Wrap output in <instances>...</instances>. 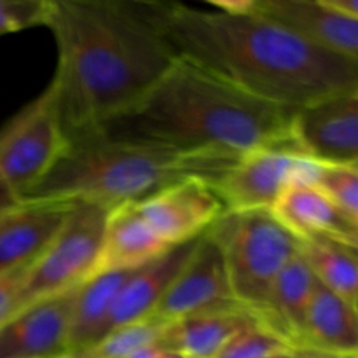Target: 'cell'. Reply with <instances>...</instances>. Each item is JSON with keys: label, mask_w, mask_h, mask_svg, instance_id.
I'll return each instance as SVG.
<instances>
[{"label": "cell", "mask_w": 358, "mask_h": 358, "mask_svg": "<svg viewBox=\"0 0 358 358\" xmlns=\"http://www.w3.org/2000/svg\"><path fill=\"white\" fill-rule=\"evenodd\" d=\"M357 252V247L332 238L315 236L299 240V254L315 280L353 306H358Z\"/></svg>", "instance_id": "cell-22"}, {"label": "cell", "mask_w": 358, "mask_h": 358, "mask_svg": "<svg viewBox=\"0 0 358 358\" xmlns=\"http://www.w3.org/2000/svg\"><path fill=\"white\" fill-rule=\"evenodd\" d=\"M52 83L0 128V175L23 198L66 147Z\"/></svg>", "instance_id": "cell-6"}, {"label": "cell", "mask_w": 358, "mask_h": 358, "mask_svg": "<svg viewBox=\"0 0 358 358\" xmlns=\"http://www.w3.org/2000/svg\"><path fill=\"white\" fill-rule=\"evenodd\" d=\"M271 213L297 240L324 236L358 248V220L350 219L313 185L289 189Z\"/></svg>", "instance_id": "cell-17"}, {"label": "cell", "mask_w": 358, "mask_h": 358, "mask_svg": "<svg viewBox=\"0 0 358 358\" xmlns=\"http://www.w3.org/2000/svg\"><path fill=\"white\" fill-rule=\"evenodd\" d=\"M168 248L143 219L136 203L108 210L103 227L100 271H131L159 257Z\"/></svg>", "instance_id": "cell-18"}, {"label": "cell", "mask_w": 358, "mask_h": 358, "mask_svg": "<svg viewBox=\"0 0 358 358\" xmlns=\"http://www.w3.org/2000/svg\"><path fill=\"white\" fill-rule=\"evenodd\" d=\"M45 27L58 48L51 83L66 140L126 110L177 58L135 0H49Z\"/></svg>", "instance_id": "cell-2"}, {"label": "cell", "mask_w": 358, "mask_h": 358, "mask_svg": "<svg viewBox=\"0 0 358 358\" xmlns=\"http://www.w3.org/2000/svg\"><path fill=\"white\" fill-rule=\"evenodd\" d=\"M140 13L171 45L233 86L287 108L358 87V62L324 51L250 9L248 0L182 2L135 0Z\"/></svg>", "instance_id": "cell-1"}, {"label": "cell", "mask_w": 358, "mask_h": 358, "mask_svg": "<svg viewBox=\"0 0 358 358\" xmlns=\"http://www.w3.org/2000/svg\"><path fill=\"white\" fill-rule=\"evenodd\" d=\"M350 219L358 220V166L317 164L311 184Z\"/></svg>", "instance_id": "cell-24"}, {"label": "cell", "mask_w": 358, "mask_h": 358, "mask_svg": "<svg viewBox=\"0 0 358 358\" xmlns=\"http://www.w3.org/2000/svg\"><path fill=\"white\" fill-rule=\"evenodd\" d=\"M327 3L338 13L358 20V0H327Z\"/></svg>", "instance_id": "cell-30"}, {"label": "cell", "mask_w": 358, "mask_h": 358, "mask_svg": "<svg viewBox=\"0 0 358 358\" xmlns=\"http://www.w3.org/2000/svg\"><path fill=\"white\" fill-rule=\"evenodd\" d=\"M289 348L285 341L257 322L236 332L215 358H269Z\"/></svg>", "instance_id": "cell-25"}, {"label": "cell", "mask_w": 358, "mask_h": 358, "mask_svg": "<svg viewBox=\"0 0 358 358\" xmlns=\"http://www.w3.org/2000/svg\"><path fill=\"white\" fill-rule=\"evenodd\" d=\"M317 163L285 149L243 154L213 185L226 212L269 210L289 189L311 184Z\"/></svg>", "instance_id": "cell-8"}, {"label": "cell", "mask_w": 358, "mask_h": 358, "mask_svg": "<svg viewBox=\"0 0 358 358\" xmlns=\"http://www.w3.org/2000/svg\"><path fill=\"white\" fill-rule=\"evenodd\" d=\"M77 201L21 198L0 215V273L31 266L51 245Z\"/></svg>", "instance_id": "cell-13"}, {"label": "cell", "mask_w": 358, "mask_h": 358, "mask_svg": "<svg viewBox=\"0 0 358 358\" xmlns=\"http://www.w3.org/2000/svg\"><path fill=\"white\" fill-rule=\"evenodd\" d=\"M315 287L317 280L303 255L297 252L296 257L276 276L266 303L255 318L292 350L303 348L306 315Z\"/></svg>", "instance_id": "cell-16"}, {"label": "cell", "mask_w": 358, "mask_h": 358, "mask_svg": "<svg viewBox=\"0 0 358 358\" xmlns=\"http://www.w3.org/2000/svg\"><path fill=\"white\" fill-rule=\"evenodd\" d=\"M107 213L100 205L76 203L48 250L31 266L20 308L77 289L96 273Z\"/></svg>", "instance_id": "cell-7"}, {"label": "cell", "mask_w": 358, "mask_h": 358, "mask_svg": "<svg viewBox=\"0 0 358 358\" xmlns=\"http://www.w3.org/2000/svg\"><path fill=\"white\" fill-rule=\"evenodd\" d=\"M290 138L296 152L311 163L358 166V87L294 108Z\"/></svg>", "instance_id": "cell-9"}, {"label": "cell", "mask_w": 358, "mask_h": 358, "mask_svg": "<svg viewBox=\"0 0 358 358\" xmlns=\"http://www.w3.org/2000/svg\"><path fill=\"white\" fill-rule=\"evenodd\" d=\"M49 0H0V37L45 27Z\"/></svg>", "instance_id": "cell-26"}, {"label": "cell", "mask_w": 358, "mask_h": 358, "mask_svg": "<svg viewBox=\"0 0 358 358\" xmlns=\"http://www.w3.org/2000/svg\"><path fill=\"white\" fill-rule=\"evenodd\" d=\"M128 358H187V357L180 355V353H177V352H171V350L163 348V346H159V345H154V346H149V348L142 350V352L135 353V355H131Z\"/></svg>", "instance_id": "cell-29"}, {"label": "cell", "mask_w": 358, "mask_h": 358, "mask_svg": "<svg viewBox=\"0 0 358 358\" xmlns=\"http://www.w3.org/2000/svg\"><path fill=\"white\" fill-rule=\"evenodd\" d=\"M240 157L84 135L69 140L51 170L23 198L70 199L112 210L189 178L215 185Z\"/></svg>", "instance_id": "cell-4"}, {"label": "cell", "mask_w": 358, "mask_h": 358, "mask_svg": "<svg viewBox=\"0 0 358 358\" xmlns=\"http://www.w3.org/2000/svg\"><path fill=\"white\" fill-rule=\"evenodd\" d=\"M234 308L241 306L231 292L222 254L206 231L196 241L191 255L168 287L154 315L166 322H175Z\"/></svg>", "instance_id": "cell-10"}, {"label": "cell", "mask_w": 358, "mask_h": 358, "mask_svg": "<svg viewBox=\"0 0 358 358\" xmlns=\"http://www.w3.org/2000/svg\"><path fill=\"white\" fill-rule=\"evenodd\" d=\"M168 324L170 322L152 315L131 324L119 325L77 358H128L157 345Z\"/></svg>", "instance_id": "cell-23"}, {"label": "cell", "mask_w": 358, "mask_h": 358, "mask_svg": "<svg viewBox=\"0 0 358 358\" xmlns=\"http://www.w3.org/2000/svg\"><path fill=\"white\" fill-rule=\"evenodd\" d=\"M136 205L166 247L196 240L226 212L213 185L199 178L170 185Z\"/></svg>", "instance_id": "cell-12"}, {"label": "cell", "mask_w": 358, "mask_h": 358, "mask_svg": "<svg viewBox=\"0 0 358 358\" xmlns=\"http://www.w3.org/2000/svg\"><path fill=\"white\" fill-rule=\"evenodd\" d=\"M31 266L0 273V325L6 324L20 310L21 296Z\"/></svg>", "instance_id": "cell-27"}, {"label": "cell", "mask_w": 358, "mask_h": 358, "mask_svg": "<svg viewBox=\"0 0 358 358\" xmlns=\"http://www.w3.org/2000/svg\"><path fill=\"white\" fill-rule=\"evenodd\" d=\"M292 110L261 100L177 56L142 98L90 135L185 152L233 156L261 149L296 152L290 138Z\"/></svg>", "instance_id": "cell-3"}, {"label": "cell", "mask_w": 358, "mask_h": 358, "mask_svg": "<svg viewBox=\"0 0 358 358\" xmlns=\"http://www.w3.org/2000/svg\"><path fill=\"white\" fill-rule=\"evenodd\" d=\"M257 324L243 308L194 315L168 324L157 345L187 358H215L241 329Z\"/></svg>", "instance_id": "cell-19"}, {"label": "cell", "mask_w": 358, "mask_h": 358, "mask_svg": "<svg viewBox=\"0 0 358 358\" xmlns=\"http://www.w3.org/2000/svg\"><path fill=\"white\" fill-rule=\"evenodd\" d=\"M76 290L24 304L0 325V358H72Z\"/></svg>", "instance_id": "cell-11"}, {"label": "cell", "mask_w": 358, "mask_h": 358, "mask_svg": "<svg viewBox=\"0 0 358 358\" xmlns=\"http://www.w3.org/2000/svg\"><path fill=\"white\" fill-rule=\"evenodd\" d=\"M208 234L220 248L234 301L257 317L276 276L299 252V240L269 210L224 212Z\"/></svg>", "instance_id": "cell-5"}, {"label": "cell", "mask_w": 358, "mask_h": 358, "mask_svg": "<svg viewBox=\"0 0 358 358\" xmlns=\"http://www.w3.org/2000/svg\"><path fill=\"white\" fill-rule=\"evenodd\" d=\"M198 240L199 238H196L187 243L170 247L154 261L133 269L131 275L122 285L121 292L115 297V303L108 315L107 325H105V334L119 325L152 317L163 296L166 294L168 287L171 285L177 273L187 261Z\"/></svg>", "instance_id": "cell-15"}, {"label": "cell", "mask_w": 358, "mask_h": 358, "mask_svg": "<svg viewBox=\"0 0 358 358\" xmlns=\"http://www.w3.org/2000/svg\"><path fill=\"white\" fill-rule=\"evenodd\" d=\"M269 358H294V350H292V348H289V350H283V352H278V353H275V355H273V357H269Z\"/></svg>", "instance_id": "cell-32"}, {"label": "cell", "mask_w": 358, "mask_h": 358, "mask_svg": "<svg viewBox=\"0 0 358 358\" xmlns=\"http://www.w3.org/2000/svg\"><path fill=\"white\" fill-rule=\"evenodd\" d=\"M303 348L358 355V306L317 282L308 308Z\"/></svg>", "instance_id": "cell-20"}, {"label": "cell", "mask_w": 358, "mask_h": 358, "mask_svg": "<svg viewBox=\"0 0 358 358\" xmlns=\"http://www.w3.org/2000/svg\"><path fill=\"white\" fill-rule=\"evenodd\" d=\"M294 358H358V355H339V353H329L322 350L297 348L294 350Z\"/></svg>", "instance_id": "cell-31"}, {"label": "cell", "mask_w": 358, "mask_h": 358, "mask_svg": "<svg viewBox=\"0 0 358 358\" xmlns=\"http://www.w3.org/2000/svg\"><path fill=\"white\" fill-rule=\"evenodd\" d=\"M250 9L324 51L358 62V20L327 0H248Z\"/></svg>", "instance_id": "cell-14"}, {"label": "cell", "mask_w": 358, "mask_h": 358, "mask_svg": "<svg viewBox=\"0 0 358 358\" xmlns=\"http://www.w3.org/2000/svg\"><path fill=\"white\" fill-rule=\"evenodd\" d=\"M20 199V196L13 191V187H10V185L3 180L2 175H0V215L6 213L10 206L16 205Z\"/></svg>", "instance_id": "cell-28"}, {"label": "cell", "mask_w": 358, "mask_h": 358, "mask_svg": "<svg viewBox=\"0 0 358 358\" xmlns=\"http://www.w3.org/2000/svg\"><path fill=\"white\" fill-rule=\"evenodd\" d=\"M133 271V269H131ZM131 271H100L77 287L72 304V358L86 353L105 334L108 315Z\"/></svg>", "instance_id": "cell-21"}]
</instances>
